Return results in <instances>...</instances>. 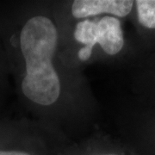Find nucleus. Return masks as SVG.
Masks as SVG:
<instances>
[{"instance_id":"f257e3e1","label":"nucleus","mask_w":155,"mask_h":155,"mask_svg":"<svg viewBox=\"0 0 155 155\" xmlns=\"http://www.w3.org/2000/svg\"><path fill=\"white\" fill-rule=\"evenodd\" d=\"M58 34L49 18H30L21 31L20 46L26 65L22 91L28 99L41 105L55 103L61 93L60 78L53 66Z\"/></svg>"},{"instance_id":"f03ea898","label":"nucleus","mask_w":155,"mask_h":155,"mask_svg":"<svg viewBox=\"0 0 155 155\" xmlns=\"http://www.w3.org/2000/svg\"><path fill=\"white\" fill-rule=\"evenodd\" d=\"M133 5V1L127 0H75L72 3V13L76 18L97 16L102 13L123 17L130 13Z\"/></svg>"},{"instance_id":"7ed1b4c3","label":"nucleus","mask_w":155,"mask_h":155,"mask_svg":"<svg viewBox=\"0 0 155 155\" xmlns=\"http://www.w3.org/2000/svg\"><path fill=\"white\" fill-rule=\"evenodd\" d=\"M97 43L110 55H115L122 50L124 39L119 19L104 17L97 22Z\"/></svg>"},{"instance_id":"20e7f679","label":"nucleus","mask_w":155,"mask_h":155,"mask_svg":"<svg viewBox=\"0 0 155 155\" xmlns=\"http://www.w3.org/2000/svg\"><path fill=\"white\" fill-rule=\"evenodd\" d=\"M75 40L91 49L97 43V23L84 20L79 22L74 31Z\"/></svg>"},{"instance_id":"39448f33","label":"nucleus","mask_w":155,"mask_h":155,"mask_svg":"<svg viewBox=\"0 0 155 155\" xmlns=\"http://www.w3.org/2000/svg\"><path fill=\"white\" fill-rule=\"evenodd\" d=\"M140 23L148 28H155V1L138 0L135 2Z\"/></svg>"},{"instance_id":"423d86ee","label":"nucleus","mask_w":155,"mask_h":155,"mask_svg":"<svg viewBox=\"0 0 155 155\" xmlns=\"http://www.w3.org/2000/svg\"><path fill=\"white\" fill-rule=\"evenodd\" d=\"M0 155H31L28 153L22 152V151H16V150H10V151H5L0 150Z\"/></svg>"},{"instance_id":"0eeeda50","label":"nucleus","mask_w":155,"mask_h":155,"mask_svg":"<svg viewBox=\"0 0 155 155\" xmlns=\"http://www.w3.org/2000/svg\"><path fill=\"white\" fill-rule=\"evenodd\" d=\"M109 155H114V154H109Z\"/></svg>"}]
</instances>
